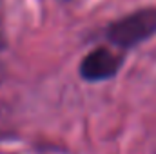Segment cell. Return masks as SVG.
Wrapping results in <instances>:
<instances>
[{
  "mask_svg": "<svg viewBox=\"0 0 156 154\" xmlns=\"http://www.w3.org/2000/svg\"><path fill=\"white\" fill-rule=\"evenodd\" d=\"M156 35V7H145L116 20L107 27V38L122 49L140 45Z\"/></svg>",
  "mask_w": 156,
  "mask_h": 154,
  "instance_id": "1",
  "label": "cell"
},
{
  "mask_svg": "<svg viewBox=\"0 0 156 154\" xmlns=\"http://www.w3.org/2000/svg\"><path fill=\"white\" fill-rule=\"evenodd\" d=\"M122 67V58L105 47L91 51L80 64V76L87 82H104L116 75Z\"/></svg>",
  "mask_w": 156,
  "mask_h": 154,
  "instance_id": "2",
  "label": "cell"
},
{
  "mask_svg": "<svg viewBox=\"0 0 156 154\" xmlns=\"http://www.w3.org/2000/svg\"><path fill=\"white\" fill-rule=\"evenodd\" d=\"M5 47V37H4V31H2V26H0V51Z\"/></svg>",
  "mask_w": 156,
  "mask_h": 154,
  "instance_id": "3",
  "label": "cell"
},
{
  "mask_svg": "<svg viewBox=\"0 0 156 154\" xmlns=\"http://www.w3.org/2000/svg\"><path fill=\"white\" fill-rule=\"evenodd\" d=\"M2 78H4V71H2V67H0V82H2Z\"/></svg>",
  "mask_w": 156,
  "mask_h": 154,
  "instance_id": "4",
  "label": "cell"
}]
</instances>
